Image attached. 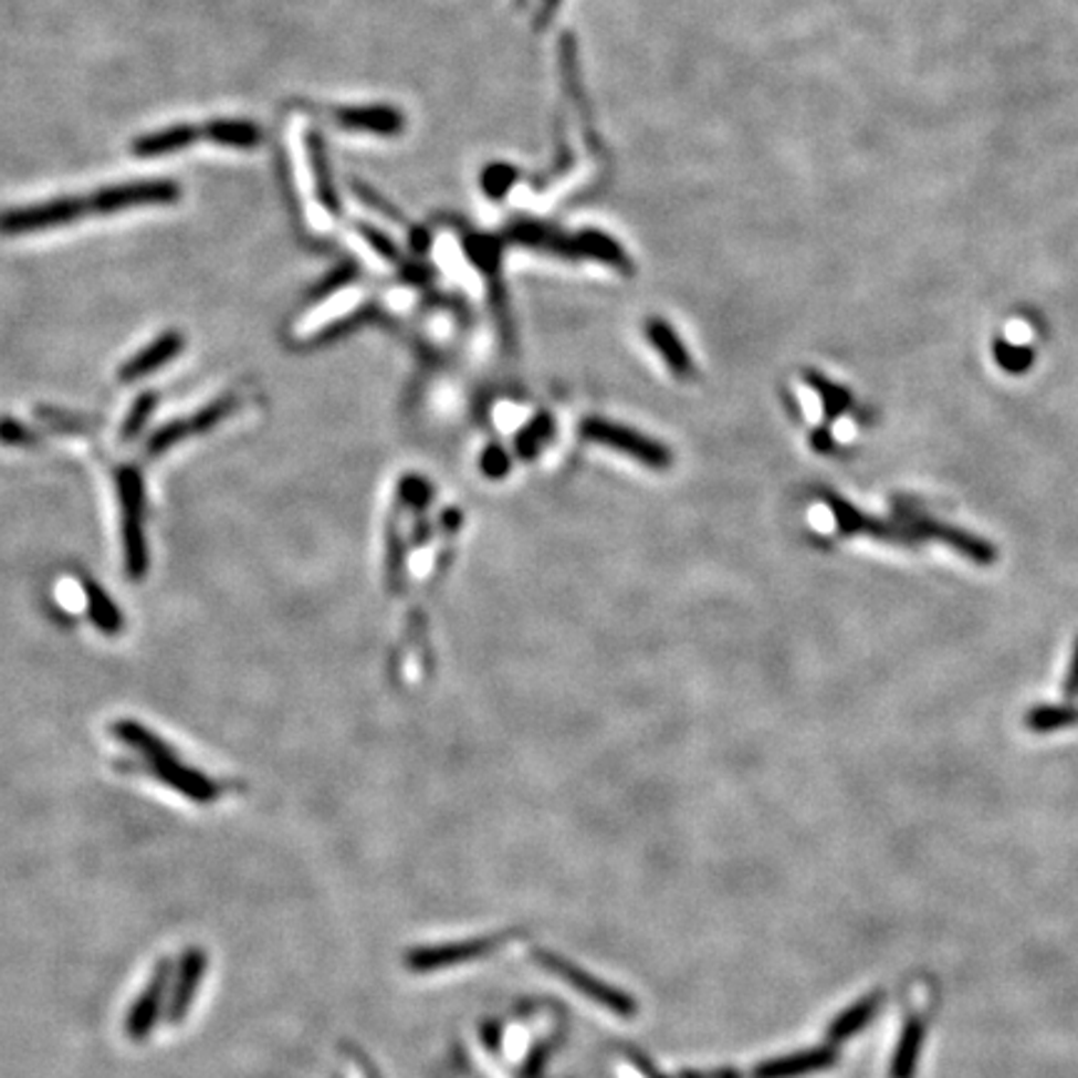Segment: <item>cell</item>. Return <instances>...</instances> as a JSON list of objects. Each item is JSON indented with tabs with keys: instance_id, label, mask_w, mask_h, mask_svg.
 <instances>
[{
	"instance_id": "cell-1",
	"label": "cell",
	"mask_w": 1078,
	"mask_h": 1078,
	"mask_svg": "<svg viewBox=\"0 0 1078 1078\" xmlns=\"http://www.w3.org/2000/svg\"><path fill=\"white\" fill-rule=\"evenodd\" d=\"M85 210H91V202L83 198H61L45 202V206L8 210L0 216V232H6V236H21V232L67 226V222L81 218Z\"/></svg>"
},
{
	"instance_id": "cell-2",
	"label": "cell",
	"mask_w": 1078,
	"mask_h": 1078,
	"mask_svg": "<svg viewBox=\"0 0 1078 1078\" xmlns=\"http://www.w3.org/2000/svg\"><path fill=\"white\" fill-rule=\"evenodd\" d=\"M180 186L172 180H148V182H130V186H115L105 188L87 200L91 210L98 212H115L128 208L143 206H170L178 200Z\"/></svg>"
},
{
	"instance_id": "cell-3",
	"label": "cell",
	"mask_w": 1078,
	"mask_h": 1078,
	"mask_svg": "<svg viewBox=\"0 0 1078 1078\" xmlns=\"http://www.w3.org/2000/svg\"><path fill=\"white\" fill-rule=\"evenodd\" d=\"M170 984H172L170 961H160V964L155 966V971H153L150 984L143 988L138 1002L130 1006L128 1022H125V1032H128V1036L133 1038L135 1044L145 1042V1038L153 1034V1028L160 1018V1008H163L165 996L170 994Z\"/></svg>"
},
{
	"instance_id": "cell-4",
	"label": "cell",
	"mask_w": 1078,
	"mask_h": 1078,
	"mask_svg": "<svg viewBox=\"0 0 1078 1078\" xmlns=\"http://www.w3.org/2000/svg\"><path fill=\"white\" fill-rule=\"evenodd\" d=\"M206 971H208V951L200 946L186 949V954L180 956L178 974H175L170 984V1006H168L170 1024H182V1018L188 1016L202 978H206Z\"/></svg>"
},
{
	"instance_id": "cell-5",
	"label": "cell",
	"mask_w": 1078,
	"mask_h": 1078,
	"mask_svg": "<svg viewBox=\"0 0 1078 1078\" xmlns=\"http://www.w3.org/2000/svg\"><path fill=\"white\" fill-rule=\"evenodd\" d=\"M545 966L550 971H555L557 976L565 978L567 984L575 986L577 992L587 994L592 998V1002H599L601 1006H607V1008H611V1012H617V1014H629V1012H632V1004H629L625 996H619L617 992H611L609 986L599 984V981H592L587 974H582V971H577L575 966L565 964V961L545 956Z\"/></svg>"
},
{
	"instance_id": "cell-6",
	"label": "cell",
	"mask_w": 1078,
	"mask_h": 1078,
	"mask_svg": "<svg viewBox=\"0 0 1078 1078\" xmlns=\"http://www.w3.org/2000/svg\"><path fill=\"white\" fill-rule=\"evenodd\" d=\"M490 949V944H482V941H472V944H447V946H427V949H415L407 956V966L412 971H432V969H444L452 964H462V961L474 959L478 954H484Z\"/></svg>"
},
{
	"instance_id": "cell-7",
	"label": "cell",
	"mask_w": 1078,
	"mask_h": 1078,
	"mask_svg": "<svg viewBox=\"0 0 1078 1078\" xmlns=\"http://www.w3.org/2000/svg\"><path fill=\"white\" fill-rule=\"evenodd\" d=\"M337 123L349 130H367L380 135H395L402 130V115L387 108V105H370V108H345L337 113Z\"/></svg>"
},
{
	"instance_id": "cell-8",
	"label": "cell",
	"mask_w": 1078,
	"mask_h": 1078,
	"mask_svg": "<svg viewBox=\"0 0 1078 1078\" xmlns=\"http://www.w3.org/2000/svg\"><path fill=\"white\" fill-rule=\"evenodd\" d=\"M198 140V128L192 125H175V128L150 133L145 138H138L133 143V153L140 155V158H155V155L175 153L188 148Z\"/></svg>"
},
{
	"instance_id": "cell-9",
	"label": "cell",
	"mask_w": 1078,
	"mask_h": 1078,
	"mask_svg": "<svg viewBox=\"0 0 1078 1078\" xmlns=\"http://www.w3.org/2000/svg\"><path fill=\"white\" fill-rule=\"evenodd\" d=\"M202 133H206L212 143L228 145V148H242V150L255 148L262 138L258 125L250 121H212L206 125V130Z\"/></svg>"
},
{
	"instance_id": "cell-10",
	"label": "cell",
	"mask_w": 1078,
	"mask_h": 1078,
	"mask_svg": "<svg viewBox=\"0 0 1078 1078\" xmlns=\"http://www.w3.org/2000/svg\"><path fill=\"white\" fill-rule=\"evenodd\" d=\"M307 148H310V163H313V172H315V182H317V196H320V200H323V206L329 212H339V200H337V192L333 186V175H329L323 138H320L317 133H313L310 135Z\"/></svg>"
},
{
	"instance_id": "cell-11",
	"label": "cell",
	"mask_w": 1078,
	"mask_h": 1078,
	"mask_svg": "<svg viewBox=\"0 0 1078 1078\" xmlns=\"http://www.w3.org/2000/svg\"><path fill=\"white\" fill-rule=\"evenodd\" d=\"M829 1064V1054H804V1056H792V1058H784V1061H774V1064H766L762 1066L760 1071H756V1078H794V1076H802V1074H809V1071H819V1068H824Z\"/></svg>"
},
{
	"instance_id": "cell-12",
	"label": "cell",
	"mask_w": 1078,
	"mask_h": 1078,
	"mask_svg": "<svg viewBox=\"0 0 1078 1078\" xmlns=\"http://www.w3.org/2000/svg\"><path fill=\"white\" fill-rule=\"evenodd\" d=\"M931 534H936V537H941L944 542H949L951 547H956L964 552L966 557H971L974 562H978V565H988V562L994 559V550L986 545V542H981L976 537H971V534L966 532H959V530H949V527H941V524H931L929 527Z\"/></svg>"
},
{
	"instance_id": "cell-13",
	"label": "cell",
	"mask_w": 1078,
	"mask_h": 1078,
	"mask_svg": "<svg viewBox=\"0 0 1078 1078\" xmlns=\"http://www.w3.org/2000/svg\"><path fill=\"white\" fill-rule=\"evenodd\" d=\"M180 347H182V337H178V335H165V337H160L158 343H155V345H150L148 349H145V353H143L138 359H135V363L128 367V370H125V377H130V375H140V373H148V370H153V367L163 365L165 359H168V357H172L175 353H178Z\"/></svg>"
},
{
	"instance_id": "cell-14",
	"label": "cell",
	"mask_w": 1078,
	"mask_h": 1078,
	"mask_svg": "<svg viewBox=\"0 0 1078 1078\" xmlns=\"http://www.w3.org/2000/svg\"><path fill=\"white\" fill-rule=\"evenodd\" d=\"M1074 722H1078V712L1068 707H1038L1026 716V726L1034 732H1054Z\"/></svg>"
},
{
	"instance_id": "cell-15",
	"label": "cell",
	"mask_w": 1078,
	"mask_h": 1078,
	"mask_svg": "<svg viewBox=\"0 0 1078 1078\" xmlns=\"http://www.w3.org/2000/svg\"><path fill=\"white\" fill-rule=\"evenodd\" d=\"M994 355L996 363L1004 367L1006 373H1024L1034 363V353L1028 347L1004 343V339H996L994 343Z\"/></svg>"
},
{
	"instance_id": "cell-16",
	"label": "cell",
	"mask_w": 1078,
	"mask_h": 1078,
	"mask_svg": "<svg viewBox=\"0 0 1078 1078\" xmlns=\"http://www.w3.org/2000/svg\"><path fill=\"white\" fill-rule=\"evenodd\" d=\"M871 1014V1004L867 1006H859V1008H854V1012L849 1016H844L839 1018V1024L837 1028H834V1034L837 1036H844V1034H851L854 1028H859L864 1022H867V1016Z\"/></svg>"
},
{
	"instance_id": "cell-17",
	"label": "cell",
	"mask_w": 1078,
	"mask_h": 1078,
	"mask_svg": "<svg viewBox=\"0 0 1078 1078\" xmlns=\"http://www.w3.org/2000/svg\"><path fill=\"white\" fill-rule=\"evenodd\" d=\"M1064 692H1066V697H1078V642H1076V647H1074L1071 664H1068Z\"/></svg>"
},
{
	"instance_id": "cell-18",
	"label": "cell",
	"mask_w": 1078,
	"mask_h": 1078,
	"mask_svg": "<svg viewBox=\"0 0 1078 1078\" xmlns=\"http://www.w3.org/2000/svg\"><path fill=\"white\" fill-rule=\"evenodd\" d=\"M363 236L367 238V242H370V245H375L377 250L385 252V255H393V252H395L390 242H387V238L380 236V232H375L370 228H363Z\"/></svg>"
}]
</instances>
